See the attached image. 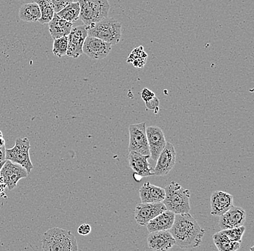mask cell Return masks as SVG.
Instances as JSON below:
<instances>
[{"instance_id":"cell-22","label":"cell","mask_w":254,"mask_h":251,"mask_svg":"<svg viewBox=\"0 0 254 251\" xmlns=\"http://www.w3.org/2000/svg\"><path fill=\"white\" fill-rule=\"evenodd\" d=\"M212 239L219 251H235L239 250L241 248V243L230 241L221 232L214 234Z\"/></svg>"},{"instance_id":"cell-1","label":"cell","mask_w":254,"mask_h":251,"mask_svg":"<svg viewBox=\"0 0 254 251\" xmlns=\"http://www.w3.org/2000/svg\"><path fill=\"white\" fill-rule=\"evenodd\" d=\"M176 246L182 249L198 247L202 242L205 230L200 227L190 213L176 214L174 225L169 230Z\"/></svg>"},{"instance_id":"cell-17","label":"cell","mask_w":254,"mask_h":251,"mask_svg":"<svg viewBox=\"0 0 254 251\" xmlns=\"http://www.w3.org/2000/svg\"><path fill=\"white\" fill-rule=\"evenodd\" d=\"M211 214L220 217L233 206V196L226 192L217 190L211 196Z\"/></svg>"},{"instance_id":"cell-5","label":"cell","mask_w":254,"mask_h":251,"mask_svg":"<svg viewBox=\"0 0 254 251\" xmlns=\"http://www.w3.org/2000/svg\"><path fill=\"white\" fill-rule=\"evenodd\" d=\"M87 34L116 45L122 37V24L113 17H106L87 28Z\"/></svg>"},{"instance_id":"cell-31","label":"cell","mask_w":254,"mask_h":251,"mask_svg":"<svg viewBox=\"0 0 254 251\" xmlns=\"http://www.w3.org/2000/svg\"><path fill=\"white\" fill-rule=\"evenodd\" d=\"M6 148L5 146L0 147V162L4 161L6 160Z\"/></svg>"},{"instance_id":"cell-20","label":"cell","mask_w":254,"mask_h":251,"mask_svg":"<svg viewBox=\"0 0 254 251\" xmlns=\"http://www.w3.org/2000/svg\"><path fill=\"white\" fill-rule=\"evenodd\" d=\"M48 24H49V33L53 39L68 36L73 27V23L64 20L56 12L53 18Z\"/></svg>"},{"instance_id":"cell-15","label":"cell","mask_w":254,"mask_h":251,"mask_svg":"<svg viewBox=\"0 0 254 251\" xmlns=\"http://www.w3.org/2000/svg\"><path fill=\"white\" fill-rule=\"evenodd\" d=\"M147 244L152 250L165 251L172 249L176 245V241L169 230H161L150 233Z\"/></svg>"},{"instance_id":"cell-29","label":"cell","mask_w":254,"mask_h":251,"mask_svg":"<svg viewBox=\"0 0 254 251\" xmlns=\"http://www.w3.org/2000/svg\"><path fill=\"white\" fill-rule=\"evenodd\" d=\"M141 96H142L143 101H144V102H147V101H150L151 99L155 97V94L152 90L145 88L142 90Z\"/></svg>"},{"instance_id":"cell-9","label":"cell","mask_w":254,"mask_h":251,"mask_svg":"<svg viewBox=\"0 0 254 251\" xmlns=\"http://www.w3.org/2000/svg\"><path fill=\"white\" fill-rule=\"evenodd\" d=\"M166 210L163 202L139 203L135 208V220L139 225L146 226L150 220Z\"/></svg>"},{"instance_id":"cell-18","label":"cell","mask_w":254,"mask_h":251,"mask_svg":"<svg viewBox=\"0 0 254 251\" xmlns=\"http://www.w3.org/2000/svg\"><path fill=\"white\" fill-rule=\"evenodd\" d=\"M139 195L142 203H160L164 200L166 191L165 188L147 182L139 189Z\"/></svg>"},{"instance_id":"cell-32","label":"cell","mask_w":254,"mask_h":251,"mask_svg":"<svg viewBox=\"0 0 254 251\" xmlns=\"http://www.w3.org/2000/svg\"><path fill=\"white\" fill-rule=\"evenodd\" d=\"M5 146V140L3 138H0V147Z\"/></svg>"},{"instance_id":"cell-11","label":"cell","mask_w":254,"mask_h":251,"mask_svg":"<svg viewBox=\"0 0 254 251\" xmlns=\"http://www.w3.org/2000/svg\"><path fill=\"white\" fill-rule=\"evenodd\" d=\"M0 175L7 187L8 190H13L17 186L20 179L28 177V173L26 169L17 164L13 163L9 160H6L4 166L0 171Z\"/></svg>"},{"instance_id":"cell-27","label":"cell","mask_w":254,"mask_h":251,"mask_svg":"<svg viewBox=\"0 0 254 251\" xmlns=\"http://www.w3.org/2000/svg\"><path fill=\"white\" fill-rule=\"evenodd\" d=\"M47 1L50 3L56 13H57V12L62 10L64 7L69 4V3L74 1V0H47Z\"/></svg>"},{"instance_id":"cell-34","label":"cell","mask_w":254,"mask_h":251,"mask_svg":"<svg viewBox=\"0 0 254 251\" xmlns=\"http://www.w3.org/2000/svg\"><path fill=\"white\" fill-rule=\"evenodd\" d=\"M0 138H3V133H1V130H0Z\"/></svg>"},{"instance_id":"cell-23","label":"cell","mask_w":254,"mask_h":251,"mask_svg":"<svg viewBox=\"0 0 254 251\" xmlns=\"http://www.w3.org/2000/svg\"><path fill=\"white\" fill-rule=\"evenodd\" d=\"M79 11L80 8H79L78 1L77 2L72 1L67 4L66 7H64L60 12H57V15L64 20L74 23L79 18Z\"/></svg>"},{"instance_id":"cell-30","label":"cell","mask_w":254,"mask_h":251,"mask_svg":"<svg viewBox=\"0 0 254 251\" xmlns=\"http://www.w3.org/2000/svg\"><path fill=\"white\" fill-rule=\"evenodd\" d=\"M77 232H78L79 235L85 236V235L90 234V232H91V227L88 224H83V225H80L78 227Z\"/></svg>"},{"instance_id":"cell-8","label":"cell","mask_w":254,"mask_h":251,"mask_svg":"<svg viewBox=\"0 0 254 251\" xmlns=\"http://www.w3.org/2000/svg\"><path fill=\"white\" fill-rule=\"evenodd\" d=\"M87 27L86 25H78L72 27L68 35V48L66 55L72 58H78L83 54L82 47L86 39Z\"/></svg>"},{"instance_id":"cell-14","label":"cell","mask_w":254,"mask_h":251,"mask_svg":"<svg viewBox=\"0 0 254 251\" xmlns=\"http://www.w3.org/2000/svg\"><path fill=\"white\" fill-rule=\"evenodd\" d=\"M246 219V211L239 206H233L220 216L219 226L222 230L243 226L245 223Z\"/></svg>"},{"instance_id":"cell-3","label":"cell","mask_w":254,"mask_h":251,"mask_svg":"<svg viewBox=\"0 0 254 251\" xmlns=\"http://www.w3.org/2000/svg\"><path fill=\"white\" fill-rule=\"evenodd\" d=\"M166 196L163 203L167 210L176 214L190 213V192L176 182H171L165 187Z\"/></svg>"},{"instance_id":"cell-33","label":"cell","mask_w":254,"mask_h":251,"mask_svg":"<svg viewBox=\"0 0 254 251\" xmlns=\"http://www.w3.org/2000/svg\"><path fill=\"white\" fill-rule=\"evenodd\" d=\"M6 160H4V161L0 162V171H1V168H2V167L4 166V163H5Z\"/></svg>"},{"instance_id":"cell-26","label":"cell","mask_w":254,"mask_h":251,"mask_svg":"<svg viewBox=\"0 0 254 251\" xmlns=\"http://www.w3.org/2000/svg\"><path fill=\"white\" fill-rule=\"evenodd\" d=\"M68 48L67 36L54 39L53 51L54 55L58 57H63L66 55Z\"/></svg>"},{"instance_id":"cell-13","label":"cell","mask_w":254,"mask_h":251,"mask_svg":"<svg viewBox=\"0 0 254 251\" xmlns=\"http://www.w3.org/2000/svg\"><path fill=\"white\" fill-rule=\"evenodd\" d=\"M147 141L150 149V157L153 161H157L159 155L164 149L167 141L163 130L157 126L146 128Z\"/></svg>"},{"instance_id":"cell-24","label":"cell","mask_w":254,"mask_h":251,"mask_svg":"<svg viewBox=\"0 0 254 251\" xmlns=\"http://www.w3.org/2000/svg\"><path fill=\"white\" fill-rule=\"evenodd\" d=\"M37 3L41 11V18L39 22L41 24H47L53 18L55 12L50 3L47 0H34Z\"/></svg>"},{"instance_id":"cell-2","label":"cell","mask_w":254,"mask_h":251,"mask_svg":"<svg viewBox=\"0 0 254 251\" xmlns=\"http://www.w3.org/2000/svg\"><path fill=\"white\" fill-rule=\"evenodd\" d=\"M41 242L44 251H78L75 236L70 231L60 227L47 230L43 235Z\"/></svg>"},{"instance_id":"cell-28","label":"cell","mask_w":254,"mask_h":251,"mask_svg":"<svg viewBox=\"0 0 254 251\" xmlns=\"http://www.w3.org/2000/svg\"><path fill=\"white\" fill-rule=\"evenodd\" d=\"M144 103H145V105L147 106V109H150V110H153L155 114L158 113L159 111V104H160V101H159V98L158 97L155 96V97L151 99L150 101Z\"/></svg>"},{"instance_id":"cell-25","label":"cell","mask_w":254,"mask_h":251,"mask_svg":"<svg viewBox=\"0 0 254 251\" xmlns=\"http://www.w3.org/2000/svg\"><path fill=\"white\" fill-rule=\"evenodd\" d=\"M245 231L246 227L243 225V226L234 227V228L222 230L220 232L230 241L241 243Z\"/></svg>"},{"instance_id":"cell-16","label":"cell","mask_w":254,"mask_h":251,"mask_svg":"<svg viewBox=\"0 0 254 251\" xmlns=\"http://www.w3.org/2000/svg\"><path fill=\"white\" fill-rule=\"evenodd\" d=\"M150 156L143 155L139 152L131 151L128 154V164L135 174L142 177L154 175L155 171L148 162Z\"/></svg>"},{"instance_id":"cell-12","label":"cell","mask_w":254,"mask_h":251,"mask_svg":"<svg viewBox=\"0 0 254 251\" xmlns=\"http://www.w3.org/2000/svg\"><path fill=\"white\" fill-rule=\"evenodd\" d=\"M176 152L174 145L167 142L164 149L162 151L157 160L156 166L154 171V175L163 177L169 174L176 164Z\"/></svg>"},{"instance_id":"cell-19","label":"cell","mask_w":254,"mask_h":251,"mask_svg":"<svg viewBox=\"0 0 254 251\" xmlns=\"http://www.w3.org/2000/svg\"><path fill=\"white\" fill-rule=\"evenodd\" d=\"M176 214L169 210L163 211L149 222L146 226L149 233L169 230L174 225Z\"/></svg>"},{"instance_id":"cell-4","label":"cell","mask_w":254,"mask_h":251,"mask_svg":"<svg viewBox=\"0 0 254 251\" xmlns=\"http://www.w3.org/2000/svg\"><path fill=\"white\" fill-rule=\"evenodd\" d=\"M79 19L87 28L108 17L111 5L108 0H78Z\"/></svg>"},{"instance_id":"cell-21","label":"cell","mask_w":254,"mask_h":251,"mask_svg":"<svg viewBox=\"0 0 254 251\" xmlns=\"http://www.w3.org/2000/svg\"><path fill=\"white\" fill-rule=\"evenodd\" d=\"M19 18L24 22L34 23L41 18V11L37 3L31 2L24 4L19 9Z\"/></svg>"},{"instance_id":"cell-10","label":"cell","mask_w":254,"mask_h":251,"mask_svg":"<svg viewBox=\"0 0 254 251\" xmlns=\"http://www.w3.org/2000/svg\"><path fill=\"white\" fill-rule=\"evenodd\" d=\"M111 47L112 45L109 43L98 38L87 36L82 47V52L93 60H101L110 54Z\"/></svg>"},{"instance_id":"cell-6","label":"cell","mask_w":254,"mask_h":251,"mask_svg":"<svg viewBox=\"0 0 254 251\" xmlns=\"http://www.w3.org/2000/svg\"><path fill=\"white\" fill-rule=\"evenodd\" d=\"M31 147L28 138H17L15 140V146L12 149H6V160H9L13 163L20 165L29 174L33 169L29 154Z\"/></svg>"},{"instance_id":"cell-7","label":"cell","mask_w":254,"mask_h":251,"mask_svg":"<svg viewBox=\"0 0 254 251\" xmlns=\"http://www.w3.org/2000/svg\"><path fill=\"white\" fill-rule=\"evenodd\" d=\"M129 131V144L128 151L139 152L143 155L150 156L148 141L146 133L145 122L139 124H132L128 127Z\"/></svg>"}]
</instances>
